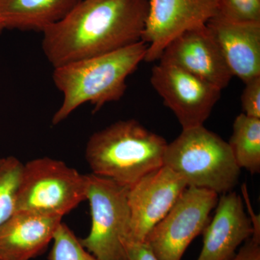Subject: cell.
<instances>
[{"label":"cell","mask_w":260,"mask_h":260,"mask_svg":"<svg viewBox=\"0 0 260 260\" xmlns=\"http://www.w3.org/2000/svg\"><path fill=\"white\" fill-rule=\"evenodd\" d=\"M148 0H82L43 30L42 49L56 68L141 41Z\"/></svg>","instance_id":"obj_1"},{"label":"cell","mask_w":260,"mask_h":260,"mask_svg":"<svg viewBox=\"0 0 260 260\" xmlns=\"http://www.w3.org/2000/svg\"><path fill=\"white\" fill-rule=\"evenodd\" d=\"M148 44L143 41L122 49L54 68L53 81L62 93L60 107L51 122L59 124L80 106L90 103L97 112L108 103L120 100L126 80L144 61Z\"/></svg>","instance_id":"obj_2"},{"label":"cell","mask_w":260,"mask_h":260,"mask_svg":"<svg viewBox=\"0 0 260 260\" xmlns=\"http://www.w3.org/2000/svg\"><path fill=\"white\" fill-rule=\"evenodd\" d=\"M168 143L139 121H116L89 138L85 158L92 174L130 186L164 166Z\"/></svg>","instance_id":"obj_3"},{"label":"cell","mask_w":260,"mask_h":260,"mask_svg":"<svg viewBox=\"0 0 260 260\" xmlns=\"http://www.w3.org/2000/svg\"><path fill=\"white\" fill-rule=\"evenodd\" d=\"M164 166L179 174L187 187L218 194L233 191L241 174L229 143L204 125L182 129L168 143Z\"/></svg>","instance_id":"obj_4"},{"label":"cell","mask_w":260,"mask_h":260,"mask_svg":"<svg viewBox=\"0 0 260 260\" xmlns=\"http://www.w3.org/2000/svg\"><path fill=\"white\" fill-rule=\"evenodd\" d=\"M88 184V175L61 160L34 159L23 164L15 212L62 218L86 200Z\"/></svg>","instance_id":"obj_5"},{"label":"cell","mask_w":260,"mask_h":260,"mask_svg":"<svg viewBox=\"0 0 260 260\" xmlns=\"http://www.w3.org/2000/svg\"><path fill=\"white\" fill-rule=\"evenodd\" d=\"M86 200L89 201L91 228L82 245L100 260H126L129 242V186L112 179L88 174Z\"/></svg>","instance_id":"obj_6"},{"label":"cell","mask_w":260,"mask_h":260,"mask_svg":"<svg viewBox=\"0 0 260 260\" xmlns=\"http://www.w3.org/2000/svg\"><path fill=\"white\" fill-rule=\"evenodd\" d=\"M218 194L188 186L169 213L152 229L145 243L158 260H181L191 242L210 223Z\"/></svg>","instance_id":"obj_7"},{"label":"cell","mask_w":260,"mask_h":260,"mask_svg":"<svg viewBox=\"0 0 260 260\" xmlns=\"http://www.w3.org/2000/svg\"><path fill=\"white\" fill-rule=\"evenodd\" d=\"M150 83L182 129L204 125L221 95L220 89L167 63L153 67Z\"/></svg>","instance_id":"obj_8"},{"label":"cell","mask_w":260,"mask_h":260,"mask_svg":"<svg viewBox=\"0 0 260 260\" xmlns=\"http://www.w3.org/2000/svg\"><path fill=\"white\" fill-rule=\"evenodd\" d=\"M218 14L217 0H148L141 41L148 44L144 61L158 60L173 40L191 29L204 26Z\"/></svg>","instance_id":"obj_9"},{"label":"cell","mask_w":260,"mask_h":260,"mask_svg":"<svg viewBox=\"0 0 260 260\" xmlns=\"http://www.w3.org/2000/svg\"><path fill=\"white\" fill-rule=\"evenodd\" d=\"M187 187L185 181L166 166L129 186V242L144 243L152 229L172 209Z\"/></svg>","instance_id":"obj_10"},{"label":"cell","mask_w":260,"mask_h":260,"mask_svg":"<svg viewBox=\"0 0 260 260\" xmlns=\"http://www.w3.org/2000/svg\"><path fill=\"white\" fill-rule=\"evenodd\" d=\"M158 61L174 65L221 90L226 88L233 78L206 25L176 38L162 51Z\"/></svg>","instance_id":"obj_11"},{"label":"cell","mask_w":260,"mask_h":260,"mask_svg":"<svg viewBox=\"0 0 260 260\" xmlns=\"http://www.w3.org/2000/svg\"><path fill=\"white\" fill-rule=\"evenodd\" d=\"M215 208V215L203 232V246L197 260H231L254 232L242 197L235 191L222 195Z\"/></svg>","instance_id":"obj_12"},{"label":"cell","mask_w":260,"mask_h":260,"mask_svg":"<svg viewBox=\"0 0 260 260\" xmlns=\"http://www.w3.org/2000/svg\"><path fill=\"white\" fill-rule=\"evenodd\" d=\"M206 25L233 77L246 83L260 76V22H234L217 15Z\"/></svg>","instance_id":"obj_13"},{"label":"cell","mask_w":260,"mask_h":260,"mask_svg":"<svg viewBox=\"0 0 260 260\" xmlns=\"http://www.w3.org/2000/svg\"><path fill=\"white\" fill-rule=\"evenodd\" d=\"M61 217L15 212L0 225V260H30L52 241Z\"/></svg>","instance_id":"obj_14"},{"label":"cell","mask_w":260,"mask_h":260,"mask_svg":"<svg viewBox=\"0 0 260 260\" xmlns=\"http://www.w3.org/2000/svg\"><path fill=\"white\" fill-rule=\"evenodd\" d=\"M82 0H0V25L4 29L43 31L59 21Z\"/></svg>","instance_id":"obj_15"},{"label":"cell","mask_w":260,"mask_h":260,"mask_svg":"<svg viewBox=\"0 0 260 260\" xmlns=\"http://www.w3.org/2000/svg\"><path fill=\"white\" fill-rule=\"evenodd\" d=\"M237 165L251 174L260 172V119L237 116L229 143Z\"/></svg>","instance_id":"obj_16"},{"label":"cell","mask_w":260,"mask_h":260,"mask_svg":"<svg viewBox=\"0 0 260 260\" xmlns=\"http://www.w3.org/2000/svg\"><path fill=\"white\" fill-rule=\"evenodd\" d=\"M23 167L14 156L0 158V225L15 212Z\"/></svg>","instance_id":"obj_17"},{"label":"cell","mask_w":260,"mask_h":260,"mask_svg":"<svg viewBox=\"0 0 260 260\" xmlns=\"http://www.w3.org/2000/svg\"><path fill=\"white\" fill-rule=\"evenodd\" d=\"M52 240L49 260H100L83 247L66 224H59Z\"/></svg>","instance_id":"obj_18"},{"label":"cell","mask_w":260,"mask_h":260,"mask_svg":"<svg viewBox=\"0 0 260 260\" xmlns=\"http://www.w3.org/2000/svg\"><path fill=\"white\" fill-rule=\"evenodd\" d=\"M219 16L234 22H260V0H217Z\"/></svg>","instance_id":"obj_19"},{"label":"cell","mask_w":260,"mask_h":260,"mask_svg":"<svg viewBox=\"0 0 260 260\" xmlns=\"http://www.w3.org/2000/svg\"><path fill=\"white\" fill-rule=\"evenodd\" d=\"M241 102L243 114L260 119V76L246 82Z\"/></svg>","instance_id":"obj_20"},{"label":"cell","mask_w":260,"mask_h":260,"mask_svg":"<svg viewBox=\"0 0 260 260\" xmlns=\"http://www.w3.org/2000/svg\"><path fill=\"white\" fill-rule=\"evenodd\" d=\"M231 260H260V237L251 236Z\"/></svg>","instance_id":"obj_21"},{"label":"cell","mask_w":260,"mask_h":260,"mask_svg":"<svg viewBox=\"0 0 260 260\" xmlns=\"http://www.w3.org/2000/svg\"><path fill=\"white\" fill-rule=\"evenodd\" d=\"M126 260H158L146 243H131L126 245Z\"/></svg>","instance_id":"obj_22"},{"label":"cell","mask_w":260,"mask_h":260,"mask_svg":"<svg viewBox=\"0 0 260 260\" xmlns=\"http://www.w3.org/2000/svg\"><path fill=\"white\" fill-rule=\"evenodd\" d=\"M3 28H2L1 25H0V32L3 31Z\"/></svg>","instance_id":"obj_23"}]
</instances>
